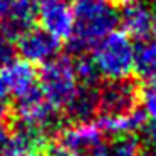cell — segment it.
Masks as SVG:
<instances>
[{"label": "cell", "instance_id": "6da1fadb", "mask_svg": "<svg viewBox=\"0 0 156 156\" xmlns=\"http://www.w3.org/2000/svg\"><path fill=\"white\" fill-rule=\"evenodd\" d=\"M74 27L69 49L74 54L91 51L102 37L116 30L119 24V9L114 0H69Z\"/></svg>", "mask_w": 156, "mask_h": 156}, {"label": "cell", "instance_id": "7a4b0ae2", "mask_svg": "<svg viewBox=\"0 0 156 156\" xmlns=\"http://www.w3.org/2000/svg\"><path fill=\"white\" fill-rule=\"evenodd\" d=\"M99 77L108 81L128 79L134 66V44L124 30H112L91 49Z\"/></svg>", "mask_w": 156, "mask_h": 156}, {"label": "cell", "instance_id": "3957f363", "mask_svg": "<svg viewBox=\"0 0 156 156\" xmlns=\"http://www.w3.org/2000/svg\"><path fill=\"white\" fill-rule=\"evenodd\" d=\"M37 79L44 99L59 111H64L81 86L74 61L67 55H55L42 64L41 71L37 72Z\"/></svg>", "mask_w": 156, "mask_h": 156}, {"label": "cell", "instance_id": "277c9868", "mask_svg": "<svg viewBox=\"0 0 156 156\" xmlns=\"http://www.w3.org/2000/svg\"><path fill=\"white\" fill-rule=\"evenodd\" d=\"M61 51V39L42 27H30L17 39V52L22 61L30 64H45Z\"/></svg>", "mask_w": 156, "mask_h": 156}, {"label": "cell", "instance_id": "5b68a950", "mask_svg": "<svg viewBox=\"0 0 156 156\" xmlns=\"http://www.w3.org/2000/svg\"><path fill=\"white\" fill-rule=\"evenodd\" d=\"M139 89L131 79L108 81L99 87V111L101 114H122L139 108Z\"/></svg>", "mask_w": 156, "mask_h": 156}, {"label": "cell", "instance_id": "8992f818", "mask_svg": "<svg viewBox=\"0 0 156 156\" xmlns=\"http://www.w3.org/2000/svg\"><path fill=\"white\" fill-rule=\"evenodd\" d=\"M42 29L57 39H69L74 27L69 0H39V15Z\"/></svg>", "mask_w": 156, "mask_h": 156}, {"label": "cell", "instance_id": "52a82bcc", "mask_svg": "<svg viewBox=\"0 0 156 156\" xmlns=\"http://www.w3.org/2000/svg\"><path fill=\"white\" fill-rule=\"evenodd\" d=\"M102 136H104V133L99 129L96 122L86 121L74 122L72 126L64 128L61 131L59 141L76 156H82L104 146L102 144Z\"/></svg>", "mask_w": 156, "mask_h": 156}, {"label": "cell", "instance_id": "ba28073f", "mask_svg": "<svg viewBox=\"0 0 156 156\" xmlns=\"http://www.w3.org/2000/svg\"><path fill=\"white\" fill-rule=\"evenodd\" d=\"M119 22L129 37L144 39L153 32L154 15L141 0H124V5L119 10Z\"/></svg>", "mask_w": 156, "mask_h": 156}, {"label": "cell", "instance_id": "9c48e42d", "mask_svg": "<svg viewBox=\"0 0 156 156\" xmlns=\"http://www.w3.org/2000/svg\"><path fill=\"white\" fill-rule=\"evenodd\" d=\"M39 15V0H12L7 17L0 22V29L17 41L27 29L34 27Z\"/></svg>", "mask_w": 156, "mask_h": 156}, {"label": "cell", "instance_id": "30bf717a", "mask_svg": "<svg viewBox=\"0 0 156 156\" xmlns=\"http://www.w3.org/2000/svg\"><path fill=\"white\" fill-rule=\"evenodd\" d=\"M96 124L104 134L112 138L122 134H134L146 124V116L141 108H136L122 114H101Z\"/></svg>", "mask_w": 156, "mask_h": 156}, {"label": "cell", "instance_id": "8fae6325", "mask_svg": "<svg viewBox=\"0 0 156 156\" xmlns=\"http://www.w3.org/2000/svg\"><path fill=\"white\" fill-rule=\"evenodd\" d=\"M99 111V87L81 84L76 96L66 106L64 112L71 121L86 122L91 121Z\"/></svg>", "mask_w": 156, "mask_h": 156}, {"label": "cell", "instance_id": "7c38bea8", "mask_svg": "<svg viewBox=\"0 0 156 156\" xmlns=\"http://www.w3.org/2000/svg\"><path fill=\"white\" fill-rule=\"evenodd\" d=\"M133 71L143 81L156 79V39H139L138 45H134Z\"/></svg>", "mask_w": 156, "mask_h": 156}, {"label": "cell", "instance_id": "4fadbf2b", "mask_svg": "<svg viewBox=\"0 0 156 156\" xmlns=\"http://www.w3.org/2000/svg\"><path fill=\"white\" fill-rule=\"evenodd\" d=\"M106 151L109 156H141L139 139L134 134L116 136Z\"/></svg>", "mask_w": 156, "mask_h": 156}, {"label": "cell", "instance_id": "5bb4252c", "mask_svg": "<svg viewBox=\"0 0 156 156\" xmlns=\"http://www.w3.org/2000/svg\"><path fill=\"white\" fill-rule=\"evenodd\" d=\"M74 66H76V74H77V79L81 84L96 86V82L99 81V74L91 55L81 54V57L77 61H74Z\"/></svg>", "mask_w": 156, "mask_h": 156}, {"label": "cell", "instance_id": "9a60e30c", "mask_svg": "<svg viewBox=\"0 0 156 156\" xmlns=\"http://www.w3.org/2000/svg\"><path fill=\"white\" fill-rule=\"evenodd\" d=\"M17 41L0 29V69H5L17 61Z\"/></svg>", "mask_w": 156, "mask_h": 156}, {"label": "cell", "instance_id": "2e32d148", "mask_svg": "<svg viewBox=\"0 0 156 156\" xmlns=\"http://www.w3.org/2000/svg\"><path fill=\"white\" fill-rule=\"evenodd\" d=\"M139 101H141V109L146 119L156 124V81H149V84L139 94Z\"/></svg>", "mask_w": 156, "mask_h": 156}, {"label": "cell", "instance_id": "e0dca14e", "mask_svg": "<svg viewBox=\"0 0 156 156\" xmlns=\"http://www.w3.org/2000/svg\"><path fill=\"white\" fill-rule=\"evenodd\" d=\"M139 139V149L141 156H156V124H144L141 128Z\"/></svg>", "mask_w": 156, "mask_h": 156}, {"label": "cell", "instance_id": "ac0fdd59", "mask_svg": "<svg viewBox=\"0 0 156 156\" xmlns=\"http://www.w3.org/2000/svg\"><path fill=\"white\" fill-rule=\"evenodd\" d=\"M34 156H76L74 153H71L61 141L59 143H45L41 149L35 151Z\"/></svg>", "mask_w": 156, "mask_h": 156}, {"label": "cell", "instance_id": "d6986e66", "mask_svg": "<svg viewBox=\"0 0 156 156\" xmlns=\"http://www.w3.org/2000/svg\"><path fill=\"white\" fill-rule=\"evenodd\" d=\"M10 144H12V138H10L9 126H5L4 122H0V156L5 154V151L10 148Z\"/></svg>", "mask_w": 156, "mask_h": 156}, {"label": "cell", "instance_id": "ffe728a7", "mask_svg": "<svg viewBox=\"0 0 156 156\" xmlns=\"http://www.w3.org/2000/svg\"><path fill=\"white\" fill-rule=\"evenodd\" d=\"M9 99H10L9 86H7V81L4 77V72L0 69V106H7L9 108Z\"/></svg>", "mask_w": 156, "mask_h": 156}, {"label": "cell", "instance_id": "44dd1931", "mask_svg": "<svg viewBox=\"0 0 156 156\" xmlns=\"http://www.w3.org/2000/svg\"><path fill=\"white\" fill-rule=\"evenodd\" d=\"M4 156H30V154H29V153H25V151H22V149L19 148V146H15L14 143H12L10 148H9L7 151H5V154H4Z\"/></svg>", "mask_w": 156, "mask_h": 156}, {"label": "cell", "instance_id": "7402d4cb", "mask_svg": "<svg viewBox=\"0 0 156 156\" xmlns=\"http://www.w3.org/2000/svg\"><path fill=\"white\" fill-rule=\"evenodd\" d=\"M10 5H12V0H0V22L7 17L9 10H10Z\"/></svg>", "mask_w": 156, "mask_h": 156}, {"label": "cell", "instance_id": "603a6c76", "mask_svg": "<svg viewBox=\"0 0 156 156\" xmlns=\"http://www.w3.org/2000/svg\"><path fill=\"white\" fill-rule=\"evenodd\" d=\"M84 156H109V154H108V151H106L104 146H101V148L94 149V151L87 153V154H84Z\"/></svg>", "mask_w": 156, "mask_h": 156}, {"label": "cell", "instance_id": "cb8c5ba5", "mask_svg": "<svg viewBox=\"0 0 156 156\" xmlns=\"http://www.w3.org/2000/svg\"><path fill=\"white\" fill-rule=\"evenodd\" d=\"M153 32H154V35H156V17H154V22H153Z\"/></svg>", "mask_w": 156, "mask_h": 156}, {"label": "cell", "instance_id": "d4e9b609", "mask_svg": "<svg viewBox=\"0 0 156 156\" xmlns=\"http://www.w3.org/2000/svg\"><path fill=\"white\" fill-rule=\"evenodd\" d=\"M151 2H153V4H154V5H156V0H151Z\"/></svg>", "mask_w": 156, "mask_h": 156}, {"label": "cell", "instance_id": "484cf974", "mask_svg": "<svg viewBox=\"0 0 156 156\" xmlns=\"http://www.w3.org/2000/svg\"><path fill=\"white\" fill-rule=\"evenodd\" d=\"M154 81H156V79H154Z\"/></svg>", "mask_w": 156, "mask_h": 156}]
</instances>
